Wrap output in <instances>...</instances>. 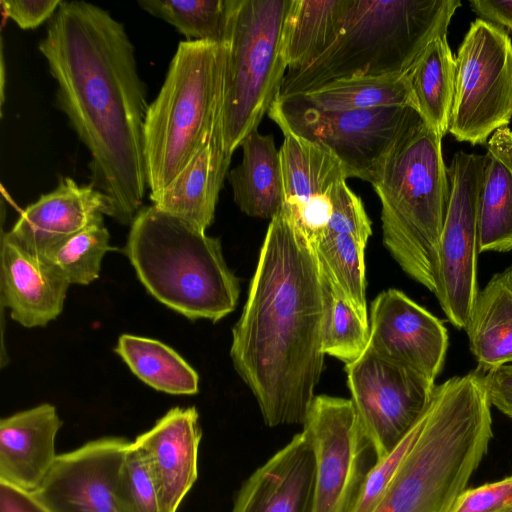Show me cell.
Here are the masks:
<instances>
[{
  "label": "cell",
  "instance_id": "obj_18",
  "mask_svg": "<svg viewBox=\"0 0 512 512\" xmlns=\"http://www.w3.org/2000/svg\"><path fill=\"white\" fill-rule=\"evenodd\" d=\"M198 419L195 407H174L134 440L150 465L161 512H177L197 479L202 436Z\"/></svg>",
  "mask_w": 512,
  "mask_h": 512
},
{
  "label": "cell",
  "instance_id": "obj_24",
  "mask_svg": "<svg viewBox=\"0 0 512 512\" xmlns=\"http://www.w3.org/2000/svg\"><path fill=\"white\" fill-rule=\"evenodd\" d=\"M479 201V253L512 250V131L488 140Z\"/></svg>",
  "mask_w": 512,
  "mask_h": 512
},
{
  "label": "cell",
  "instance_id": "obj_21",
  "mask_svg": "<svg viewBox=\"0 0 512 512\" xmlns=\"http://www.w3.org/2000/svg\"><path fill=\"white\" fill-rule=\"evenodd\" d=\"M62 424L49 403L2 418L0 481L34 491L57 459L55 439Z\"/></svg>",
  "mask_w": 512,
  "mask_h": 512
},
{
  "label": "cell",
  "instance_id": "obj_14",
  "mask_svg": "<svg viewBox=\"0 0 512 512\" xmlns=\"http://www.w3.org/2000/svg\"><path fill=\"white\" fill-rule=\"evenodd\" d=\"M130 443L103 437L58 455L32 493L51 512H120L117 481Z\"/></svg>",
  "mask_w": 512,
  "mask_h": 512
},
{
  "label": "cell",
  "instance_id": "obj_40",
  "mask_svg": "<svg viewBox=\"0 0 512 512\" xmlns=\"http://www.w3.org/2000/svg\"><path fill=\"white\" fill-rule=\"evenodd\" d=\"M0 512H51L32 492L0 481Z\"/></svg>",
  "mask_w": 512,
  "mask_h": 512
},
{
  "label": "cell",
  "instance_id": "obj_19",
  "mask_svg": "<svg viewBox=\"0 0 512 512\" xmlns=\"http://www.w3.org/2000/svg\"><path fill=\"white\" fill-rule=\"evenodd\" d=\"M68 281L42 256L9 231L1 239V300L11 318L33 328L46 326L63 310Z\"/></svg>",
  "mask_w": 512,
  "mask_h": 512
},
{
  "label": "cell",
  "instance_id": "obj_2",
  "mask_svg": "<svg viewBox=\"0 0 512 512\" xmlns=\"http://www.w3.org/2000/svg\"><path fill=\"white\" fill-rule=\"evenodd\" d=\"M324 311L314 249L281 208L270 220L230 349L269 427L305 421L324 368Z\"/></svg>",
  "mask_w": 512,
  "mask_h": 512
},
{
  "label": "cell",
  "instance_id": "obj_32",
  "mask_svg": "<svg viewBox=\"0 0 512 512\" xmlns=\"http://www.w3.org/2000/svg\"><path fill=\"white\" fill-rule=\"evenodd\" d=\"M103 221L63 240L41 255L71 284L88 285L98 278L101 262L112 249Z\"/></svg>",
  "mask_w": 512,
  "mask_h": 512
},
{
  "label": "cell",
  "instance_id": "obj_20",
  "mask_svg": "<svg viewBox=\"0 0 512 512\" xmlns=\"http://www.w3.org/2000/svg\"><path fill=\"white\" fill-rule=\"evenodd\" d=\"M109 199L91 184L61 177L57 187L28 205L9 231L38 255L110 216Z\"/></svg>",
  "mask_w": 512,
  "mask_h": 512
},
{
  "label": "cell",
  "instance_id": "obj_23",
  "mask_svg": "<svg viewBox=\"0 0 512 512\" xmlns=\"http://www.w3.org/2000/svg\"><path fill=\"white\" fill-rule=\"evenodd\" d=\"M240 147L241 162L227 175L234 202L248 216L271 220L284 201L280 153L274 138L254 129Z\"/></svg>",
  "mask_w": 512,
  "mask_h": 512
},
{
  "label": "cell",
  "instance_id": "obj_31",
  "mask_svg": "<svg viewBox=\"0 0 512 512\" xmlns=\"http://www.w3.org/2000/svg\"><path fill=\"white\" fill-rule=\"evenodd\" d=\"M138 4L174 26L188 41L221 44L224 40L228 0H140Z\"/></svg>",
  "mask_w": 512,
  "mask_h": 512
},
{
  "label": "cell",
  "instance_id": "obj_16",
  "mask_svg": "<svg viewBox=\"0 0 512 512\" xmlns=\"http://www.w3.org/2000/svg\"><path fill=\"white\" fill-rule=\"evenodd\" d=\"M281 131L284 136L279 149L284 189L282 208L314 246L327 228L332 194L348 177L329 149L288 129Z\"/></svg>",
  "mask_w": 512,
  "mask_h": 512
},
{
  "label": "cell",
  "instance_id": "obj_15",
  "mask_svg": "<svg viewBox=\"0 0 512 512\" xmlns=\"http://www.w3.org/2000/svg\"><path fill=\"white\" fill-rule=\"evenodd\" d=\"M368 346L435 385L449 345L443 322L405 293L390 288L373 300Z\"/></svg>",
  "mask_w": 512,
  "mask_h": 512
},
{
  "label": "cell",
  "instance_id": "obj_25",
  "mask_svg": "<svg viewBox=\"0 0 512 512\" xmlns=\"http://www.w3.org/2000/svg\"><path fill=\"white\" fill-rule=\"evenodd\" d=\"M465 330L481 373L512 363V265L479 291Z\"/></svg>",
  "mask_w": 512,
  "mask_h": 512
},
{
  "label": "cell",
  "instance_id": "obj_4",
  "mask_svg": "<svg viewBox=\"0 0 512 512\" xmlns=\"http://www.w3.org/2000/svg\"><path fill=\"white\" fill-rule=\"evenodd\" d=\"M460 6V0H348L335 41L307 67L287 71L276 97L351 77L406 74L430 42L447 36Z\"/></svg>",
  "mask_w": 512,
  "mask_h": 512
},
{
  "label": "cell",
  "instance_id": "obj_13",
  "mask_svg": "<svg viewBox=\"0 0 512 512\" xmlns=\"http://www.w3.org/2000/svg\"><path fill=\"white\" fill-rule=\"evenodd\" d=\"M345 371L351 401L378 462L424 414L435 385L369 346L358 359L345 364Z\"/></svg>",
  "mask_w": 512,
  "mask_h": 512
},
{
  "label": "cell",
  "instance_id": "obj_35",
  "mask_svg": "<svg viewBox=\"0 0 512 512\" xmlns=\"http://www.w3.org/2000/svg\"><path fill=\"white\" fill-rule=\"evenodd\" d=\"M423 420L424 414L400 443L373 466L353 512H373L375 510L403 459L415 443L422 429Z\"/></svg>",
  "mask_w": 512,
  "mask_h": 512
},
{
  "label": "cell",
  "instance_id": "obj_30",
  "mask_svg": "<svg viewBox=\"0 0 512 512\" xmlns=\"http://www.w3.org/2000/svg\"><path fill=\"white\" fill-rule=\"evenodd\" d=\"M312 247L321 274L362 323L369 326L365 247L349 235L328 233Z\"/></svg>",
  "mask_w": 512,
  "mask_h": 512
},
{
  "label": "cell",
  "instance_id": "obj_5",
  "mask_svg": "<svg viewBox=\"0 0 512 512\" xmlns=\"http://www.w3.org/2000/svg\"><path fill=\"white\" fill-rule=\"evenodd\" d=\"M441 140L419 116L394 143L371 183L381 202L384 246L409 277L432 293L450 195Z\"/></svg>",
  "mask_w": 512,
  "mask_h": 512
},
{
  "label": "cell",
  "instance_id": "obj_42",
  "mask_svg": "<svg viewBox=\"0 0 512 512\" xmlns=\"http://www.w3.org/2000/svg\"><path fill=\"white\" fill-rule=\"evenodd\" d=\"M507 512H512V508L510 510H508Z\"/></svg>",
  "mask_w": 512,
  "mask_h": 512
},
{
  "label": "cell",
  "instance_id": "obj_36",
  "mask_svg": "<svg viewBox=\"0 0 512 512\" xmlns=\"http://www.w3.org/2000/svg\"><path fill=\"white\" fill-rule=\"evenodd\" d=\"M332 211L325 230L328 234H346L366 248L372 234L371 221L361 199L341 182L331 198Z\"/></svg>",
  "mask_w": 512,
  "mask_h": 512
},
{
  "label": "cell",
  "instance_id": "obj_33",
  "mask_svg": "<svg viewBox=\"0 0 512 512\" xmlns=\"http://www.w3.org/2000/svg\"><path fill=\"white\" fill-rule=\"evenodd\" d=\"M321 278L325 307L322 349L325 355L349 364L367 348L370 328L337 295L322 274Z\"/></svg>",
  "mask_w": 512,
  "mask_h": 512
},
{
  "label": "cell",
  "instance_id": "obj_8",
  "mask_svg": "<svg viewBox=\"0 0 512 512\" xmlns=\"http://www.w3.org/2000/svg\"><path fill=\"white\" fill-rule=\"evenodd\" d=\"M291 0H228L220 123L226 151L258 129L287 72L283 29Z\"/></svg>",
  "mask_w": 512,
  "mask_h": 512
},
{
  "label": "cell",
  "instance_id": "obj_34",
  "mask_svg": "<svg viewBox=\"0 0 512 512\" xmlns=\"http://www.w3.org/2000/svg\"><path fill=\"white\" fill-rule=\"evenodd\" d=\"M116 498L120 512H161L150 465L143 450L134 441L124 455Z\"/></svg>",
  "mask_w": 512,
  "mask_h": 512
},
{
  "label": "cell",
  "instance_id": "obj_37",
  "mask_svg": "<svg viewBox=\"0 0 512 512\" xmlns=\"http://www.w3.org/2000/svg\"><path fill=\"white\" fill-rule=\"evenodd\" d=\"M512 508V475L465 489L450 512H507Z\"/></svg>",
  "mask_w": 512,
  "mask_h": 512
},
{
  "label": "cell",
  "instance_id": "obj_28",
  "mask_svg": "<svg viewBox=\"0 0 512 512\" xmlns=\"http://www.w3.org/2000/svg\"><path fill=\"white\" fill-rule=\"evenodd\" d=\"M115 352L140 380L173 395L198 392L197 372L171 347L151 338L123 334Z\"/></svg>",
  "mask_w": 512,
  "mask_h": 512
},
{
  "label": "cell",
  "instance_id": "obj_6",
  "mask_svg": "<svg viewBox=\"0 0 512 512\" xmlns=\"http://www.w3.org/2000/svg\"><path fill=\"white\" fill-rule=\"evenodd\" d=\"M124 252L147 291L188 319L217 322L235 309L239 280L220 240L154 205L135 216Z\"/></svg>",
  "mask_w": 512,
  "mask_h": 512
},
{
  "label": "cell",
  "instance_id": "obj_29",
  "mask_svg": "<svg viewBox=\"0 0 512 512\" xmlns=\"http://www.w3.org/2000/svg\"><path fill=\"white\" fill-rule=\"evenodd\" d=\"M293 97L322 111H351L390 106L415 109L406 74L341 79Z\"/></svg>",
  "mask_w": 512,
  "mask_h": 512
},
{
  "label": "cell",
  "instance_id": "obj_11",
  "mask_svg": "<svg viewBox=\"0 0 512 512\" xmlns=\"http://www.w3.org/2000/svg\"><path fill=\"white\" fill-rule=\"evenodd\" d=\"M484 164V155L459 151L447 168L450 195L434 294L449 322L458 329H466L479 293V201Z\"/></svg>",
  "mask_w": 512,
  "mask_h": 512
},
{
  "label": "cell",
  "instance_id": "obj_41",
  "mask_svg": "<svg viewBox=\"0 0 512 512\" xmlns=\"http://www.w3.org/2000/svg\"><path fill=\"white\" fill-rule=\"evenodd\" d=\"M470 5L478 15L512 32V0H473Z\"/></svg>",
  "mask_w": 512,
  "mask_h": 512
},
{
  "label": "cell",
  "instance_id": "obj_38",
  "mask_svg": "<svg viewBox=\"0 0 512 512\" xmlns=\"http://www.w3.org/2000/svg\"><path fill=\"white\" fill-rule=\"evenodd\" d=\"M60 0H1L4 14L21 29H33L51 19Z\"/></svg>",
  "mask_w": 512,
  "mask_h": 512
},
{
  "label": "cell",
  "instance_id": "obj_17",
  "mask_svg": "<svg viewBox=\"0 0 512 512\" xmlns=\"http://www.w3.org/2000/svg\"><path fill=\"white\" fill-rule=\"evenodd\" d=\"M316 475L315 449L302 430L242 483L232 512H312Z\"/></svg>",
  "mask_w": 512,
  "mask_h": 512
},
{
  "label": "cell",
  "instance_id": "obj_3",
  "mask_svg": "<svg viewBox=\"0 0 512 512\" xmlns=\"http://www.w3.org/2000/svg\"><path fill=\"white\" fill-rule=\"evenodd\" d=\"M485 374L435 385L422 429L373 512H450L493 438Z\"/></svg>",
  "mask_w": 512,
  "mask_h": 512
},
{
  "label": "cell",
  "instance_id": "obj_1",
  "mask_svg": "<svg viewBox=\"0 0 512 512\" xmlns=\"http://www.w3.org/2000/svg\"><path fill=\"white\" fill-rule=\"evenodd\" d=\"M57 84L56 106L90 153L91 185L110 217L130 224L148 187L146 86L122 23L84 1H62L39 43Z\"/></svg>",
  "mask_w": 512,
  "mask_h": 512
},
{
  "label": "cell",
  "instance_id": "obj_9",
  "mask_svg": "<svg viewBox=\"0 0 512 512\" xmlns=\"http://www.w3.org/2000/svg\"><path fill=\"white\" fill-rule=\"evenodd\" d=\"M268 115L280 129L329 149L348 178L370 183L394 143L420 116L415 109L401 106L322 111L296 97H276Z\"/></svg>",
  "mask_w": 512,
  "mask_h": 512
},
{
  "label": "cell",
  "instance_id": "obj_26",
  "mask_svg": "<svg viewBox=\"0 0 512 512\" xmlns=\"http://www.w3.org/2000/svg\"><path fill=\"white\" fill-rule=\"evenodd\" d=\"M348 0H291L283 29L287 71L307 67L338 36Z\"/></svg>",
  "mask_w": 512,
  "mask_h": 512
},
{
  "label": "cell",
  "instance_id": "obj_10",
  "mask_svg": "<svg viewBox=\"0 0 512 512\" xmlns=\"http://www.w3.org/2000/svg\"><path fill=\"white\" fill-rule=\"evenodd\" d=\"M455 90L449 131L472 145L512 118V41L483 19L471 23L455 58Z\"/></svg>",
  "mask_w": 512,
  "mask_h": 512
},
{
  "label": "cell",
  "instance_id": "obj_39",
  "mask_svg": "<svg viewBox=\"0 0 512 512\" xmlns=\"http://www.w3.org/2000/svg\"><path fill=\"white\" fill-rule=\"evenodd\" d=\"M485 382L491 405L512 419V364L486 373Z\"/></svg>",
  "mask_w": 512,
  "mask_h": 512
},
{
  "label": "cell",
  "instance_id": "obj_7",
  "mask_svg": "<svg viewBox=\"0 0 512 512\" xmlns=\"http://www.w3.org/2000/svg\"><path fill=\"white\" fill-rule=\"evenodd\" d=\"M223 69L222 43H179L145 120L149 197L170 185L211 134L221 110Z\"/></svg>",
  "mask_w": 512,
  "mask_h": 512
},
{
  "label": "cell",
  "instance_id": "obj_12",
  "mask_svg": "<svg viewBox=\"0 0 512 512\" xmlns=\"http://www.w3.org/2000/svg\"><path fill=\"white\" fill-rule=\"evenodd\" d=\"M303 431L317 458L312 512H353L377 455L351 399L315 396Z\"/></svg>",
  "mask_w": 512,
  "mask_h": 512
},
{
  "label": "cell",
  "instance_id": "obj_27",
  "mask_svg": "<svg viewBox=\"0 0 512 512\" xmlns=\"http://www.w3.org/2000/svg\"><path fill=\"white\" fill-rule=\"evenodd\" d=\"M455 69V57L444 36L430 42L406 72L415 110L442 138L449 131Z\"/></svg>",
  "mask_w": 512,
  "mask_h": 512
},
{
  "label": "cell",
  "instance_id": "obj_22",
  "mask_svg": "<svg viewBox=\"0 0 512 512\" xmlns=\"http://www.w3.org/2000/svg\"><path fill=\"white\" fill-rule=\"evenodd\" d=\"M232 155L224 147L220 115L208 139L152 205L205 232L212 224Z\"/></svg>",
  "mask_w": 512,
  "mask_h": 512
}]
</instances>
